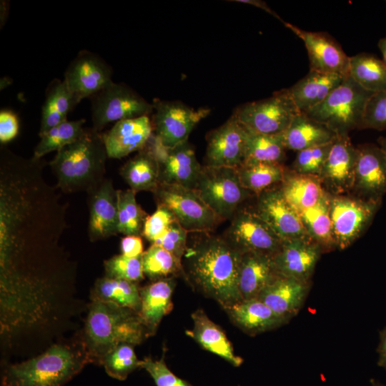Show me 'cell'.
I'll return each instance as SVG.
<instances>
[{
    "instance_id": "6da1fadb",
    "label": "cell",
    "mask_w": 386,
    "mask_h": 386,
    "mask_svg": "<svg viewBox=\"0 0 386 386\" xmlns=\"http://www.w3.org/2000/svg\"><path fill=\"white\" fill-rule=\"evenodd\" d=\"M41 159L0 149V278L26 284L66 277L59 246L67 227L66 206L44 179Z\"/></svg>"
},
{
    "instance_id": "7a4b0ae2",
    "label": "cell",
    "mask_w": 386,
    "mask_h": 386,
    "mask_svg": "<svg viewBox=\"0 0 386 386\" xmlns=\"http://www.w3.org/2000/svg\"><path fill=\"white\" fill-rule=\"evenodd\" d=\"M200 234L187 245L182 260L183 274L224 309L242 300L239 290L242 253L223 237Z\"/></svg>"
},
{
    "instance_id": "3957f363",
    "label": "cell",
    "mask_w": 386,
    "mask_h": 386,
    "mask_svg": "<svg viewBox=\"0 0 386 386\" xmlns=\"http://www.w3.org/2000/svg\"><path fill=\"white\" fill-rule=\"evenodd\" d=\"M107 157L102 134L90 128L58 150L49 165L63 192H87L105 179Z\"/></svg>"
},
{
    "instance_id": "277c9868",
    "label": "cell",
    "mask_w": 386,
    "mask_h": 386,
    "mask_svg": "<svg viewBox=\"0 0 386 386\" xmlns=\"http://www.w3.org/2000/svg\"><path fill=\"white\" fill-rule=\"evenodd\" d=\"M84 335L90 360L98 364L119 344L136 345L149 337L137 312L97 300L89 305Z\"/></svg>"
},
{
    "instance_id": "5b68a950",
    "label": "cell",
    "mask_w": 386,
    "mask_h": 386,
    "mask_svg": "<svg viewBox=\"0 0 386 386\" xmlns=\"http://www.w3.org/2000/svg\"><path fill=\"white\" fill-rule=\"evenodd\" d=\"M91 362L84 345L81 348L58 344L29 360L6 367L1 386H64Z\"/></svg>"
},
{
    "instance_id": "8992f818",
    "label": "cell",
    "mask_w": 386,
    "mask_h": 386,
    "mask_svg": "<svg viewBox=\"0 0 386 386\" xmlns=\"http://www.w3.org/2000/svg\"><path fill=\"white\" fill-rule=\"evenodd\" d=\"M373 94L348 76L322 103L304 114L337 135H348L362 128L365 107Z\"/></svg>"
},
{
    "instance_id": "52a82bcc",
    "label": "cell",
    "mask_w": 386,
    "mask_h": 386,
    "mask_svg": "<svg viewBox=\"0 0 386 386\" xmlns=\"http://www.w3.org/2000/svg\"><path fill=\"white\" fill-rule=\"evenodd\" d=\"M194 189L222 220L232 219L251 193L242 187L237 169L206 165Z\"/></svg>"
},
{
    "instance_id": "ba28073f",
    "label": "cell",
    "mask_w": 386,
    "mask_h": 386,
    "mask_svg": "<svg viewBox=\"0 0 386 386\" xmlns=\"http://www.w3.org/2000/svg\"><path fill=\"white\" fill-rule=\"evenodd\" d=\"M300 112L287 89H282L268 98L239 106L232 114L248 132L277 135L283 134Z\"/></svg>"
},
{
    "instance_id": "9c48e42d",
    "label": "cell",
    "mask_w": 386,
    "mask_h": 386,
    "mask_svg": "<svg viewBox=\"0 0 386 386\" xmlns=\"http://www.w3.org/2000/svg\"><path fill=\"white\" fill-rule=\"evenodd\" d=\"M153 194L157 205L169 209L189 233H209L222 221L194 189L159 183Z\"/></svg>"
},
{
    "instance_id": "30bf717a",
    "label": "cell",
    "mask_w": 386,
    "mask_h": 386,
    "mask_svg": "<svg viewBox=\"0 0 386 386\" xmlns=\"http://www.w3.org/2000/svg\"><path fill=\"white\" fill-rule=\"evenodd\" d=\"M91 99L92 128L99 132L110 122L153 112L152 104L123 83L112 81Z\"/></svg>"
},
{
    "instance_id": "8fae6325",
    "label": "cell",
    "mask_w": 386,
    "mask_h": 386,
    "mask_svg": "<svg viewBox=\"0 0 386 386\" xmlns=\"http://www.w3.org/2000/svg\"><path fill=\"white\" fill-rule=\"evenodd\" d=\"M381 203L355 196L330 194V213L336 247L344 249L358 239L371 224Z\"/></svg>"
},
{
    "instance_id": "7c38bea8",
    "label": "cell",
    "mask_w": 386,
    "mask_h": 386,
    "mask_svg": "<svg viewBox=\"0 0 386 386\" xmlns=\"http://www.w3.org/2000/svg\"><path fill=\"white\" fill-rule=\"evenodd\" d=\"M152 124L153 134L167 148L174 147L187 141L196 125L210 112V109H195L180 102L154 99Z\"/></svg>"
},
{
    "instance_id": "4fadbf2b",
    "label": "cell",
    "mask_w": 386,
    "mask_h": 386,
    "mask_svg": "<svg viewBox=\"0 0 386 386\" xmlns=\"http://www.w3.org/2000/svg\"><path fill=\"white\" fill-rule=\"evenodd\" d=\"M240 253L257 252L273 257L282 240L254 210L238 209L223 237Z\"/></svg>"
},
{
    "instance_id": "5bb4252c",
    "label": "cell",
    "mask_w": 386,
    "mask_h": 386,
    "mask_svg": "<svg viewBox=\"0 0 386 386\" xmlns=\"http://www.w3.org/2000/svg\"><path fill=\"white\" fill-rule=\"evenodd\" d=\"M146 146L157 161L159 183L194 189L202 165L187 141L167 148L152 134Z\"/></svg>"
},
{
    "instance_id": "9a60e30c",
    "label": "cell",
    "mask_w": 386,
    "mask_h": 386,
    "mask_svg": "<svg viewBox=\"0 0 386 386\" xmlns=\"http://www.w3.org/2000/svg\"><path fill=\"white\" fill-rule=\"evenodd\" d=\"M112 71L98 55L81 51L71 61L64 74V82L79 103L91 98L110 83Z\"/></svg>"
},
{
    "instance_id": "2e32d148",
    "label": "cell",
    "mask_w": 386,
    "mask_h": 386,
    "mask_svg": "<svg viewBox=\"0 0 386 386\" xmlns=\"http://www.w3.org/2000/svg\"><path fill=\"white\" fill-rule=\"evenodd\" d=\"M257 196L255 212L282 241L310 238L300 214L286 201L279 187Z\"/></svg>"
},
{
    "instance_id": "e0dca14e",
    "label": "cell",
    "mask_w": 386,
    "mask_h": 386,
    "mask_svg": "<svg viewBox=\"0 0 386 386\" xmlns=\"http://www.w3.org/2000/svg\"><path fill=\"white\" fill-rule=\"evenodd\" d=\"M247 131L232 114L207 136L206 166L237 169L245 161Z\"/></svg>"
},
{
    "instance_id": "ac0fdd59",
    "label": "cell",
    "mask_w": 386,
    "mask_h": 386,
    "mask_svg": "<svg viewBox=\"0 0 386 386\" xmlns=\"http://www.w3.org/2000/svg\"><path fill=\"white\" fill-rule=\"evenodd\" d=\"M357 149L351 192L362 199L382 202L386 194V154L374 144H362Z\"/></svg>"
},
{
    "instance_id": "d6986e66",
    "label": "cell",
    "mask_w": 386,
    "mask_h": 386,
    "mask_svg": "<svg viewBox=\"0 0 386 386\" xmlns=\"http://www.w3.org/2000/svg\"><path fill=\"white\" fill-rule=\"evenodd\" d=\"M284 24L304 42L310 70L345 77L349 76L350 56L328 34L305 31L285 21Z\"/></svg>"
},
{
    "instance_id": "ffe728a7",
    "label": "cell",
    "mask_w": 386,
    "mask_h": 386,
    "mask_svg": "<svg viewBox=\"0 0 386 386\" xmlns=\"http://www.w3.org/2000/svg\"><path fill=\"white\" fill-rule=\"evenodd\" d=\"M357 149L348 135H337L319 175L322 184L330 194L351 192L355 177Z\"/></svg>"
},
{
    "instance_id": "44dd1931",
    "label": "cell",
    "mask_w": 386,
    "mask_h": 386,
    "mask_svg": "<svg viewBox=\"0 0 386 386\" xmlns=\"http://www.w3.org/2000/svg\"><path fill=\"white\" fill-rule=\"evenodd\" d=\"M322 252L321 247L310 238L294 239L282 241L272 259L279 275L310 282Z\"/></svg>"
},
{
    "instance_id": "7402d4cb",
    "label": "cell",
    "mask_w": 386,
    "mask_h": 386,
    "mask_svg": "<svg viewBox=\"0 0 386 386\" xmlns=\"http://www.w3.org/2000/svg\"><path fill=\"white\" fill-rule=\"evenodd\" d=\"M87 194L89 239L96 242L119 233L117 194L112 180L105 178Z\"/></svg>"
},
{
    "instance_id": "603a6c76",
    "label": "cell",
    "mask_w": 386,
    "mask_h": 386,
    "mask_svg": "<svg viewBox=\"0 0 386 386\" xmlns=\"http://www.w3.org/2000/svg\"><path fill=\"white\" fill-rule=\"evenodd\" d=\"M153 134L149 116L117 122L102 138L109 158L122 159L145 147Z\"/></svg>"
},
{
    "instance_id": "cb8c5ba5",
    "label": "cell",
    "mask_w": 386,
    "mask_h": 386,
    "mask_svg": "<svg viewBox=\"0 0 386 386\" xmlns=\"http://www.w3.org/2000/svg\"><path fill=\"white\" fill-rule=\"evenodd\" d=\"M310 282L278 276L257 298L288 322L301 310L309 293Z\"/></svg>"
},
{
    "instance_id": "d4e9b609",
    "label": "cell",
    "mask_w": 386,
    "mask_h": 386,
    "mask_svg": "<svg viewBox=\"0 0 386 386\" xmlns=\"http://www.w3.org/2000/svg\"><path fill=\"white\" fill-rule=\"evenodd\" d=\"M224 310L239 328L252 336L276 329L288 322L258 298L242 300Z\"/></svg>"
},
{
    "instance_id": "484cf974",
    "label": "cell",
    "mask_w": 386,
    "mask_h": 386,
    "mask_svg": "<svg viewBox=\"0 0 386 386\" xmlns=\"http://www.w3.org/2000/svg\"><path fill=\"white\" fill-rule=\"evenodd\" d=\"M174 287L172 277L154 281L139 289L141 305L138 315L149 336L155 333L162 318L171 312Z\"/></svg>"
},
{
    "instance_id": "4316f807",
    "label": "cell",
    "mask_w": 386,
    "mask_h": 386,
    "mask_svg": "<svg viewBox=\"0 0 386 386\" xmlns=\"http://www.w3.org/2000/svg\"><path fill=\"white\" fill-rule=\"evenodd\" d=\"M345 78L338 74L310 70L287 91L298 110L305 113L322 103Z\"/></svg>"
},
{
    "instance_id": "83f0119b",
    "label": "cell",
    "mask_w": 386,
    "mask_h": 386,
    "mask_svg": "<svg viewBox=\"0 0 386 386\" xmlns=\"http://www.w3.org/2000/svg\"><path fill=\"white\" fill-rule=\"evenodd\" d=\"M278 276L272 257L257 252L242 253L239 276L242 300L257 298Z\"/></svg>"
},
{
    "instance_id": "f1b7e54d",
    "label": "cell",
    "mask_w": 386,
    "mask_h": 386,
    "mask_svg": "<svg viewBox=\"0 0 386 386\" xmlns=\"http://www.w3.org/2000/svg\"><path fill=\"white\" fill-rule=\"evenodd\" d=\"M194 327L187 333L205 350L221 357L233 366L239 367L243 359L235 355L222 330L213 322L202 310L192 314Z\"/></svg>"
},
{
    "instance_id": "f546056e",
    "label": "cell",
    "mask_w": 386,
    "mask_h": 386,
    "mask_svg": "<svg viewBox=\"0 0 386 386\" xmlns=\"http://www.w3.org/2000/svg\"><path fill=\"white\" fill-rule=\"evenodd\" d=\"M279 188L286 201L300 214L317 204L326 194L317 176L286 170Z\"/></svg>"
},
{
    "instance_id": "4dcf8cb0",
    "label": "cell",
    "mask_w": 386,
    "mask_h": 386,
    "mask_svg": "<svg viewBox=\"0 0 386 386\" xmlns=\"http://www.w3.org/2000/svg\"><path fill=\"white\" fill-rule=\"evenodd\" d=\"M287 149L301 150L330 143L337 134L323 124L300 112L282 134Z\"/></svg>"
},
{
    "instance_id": "1f68e13d",
    "label": "cell",
    "mask_w": 386,
    "mask_h": 386,
    "mask_svg": "<svg viewBox=\"0 0 386 386\" xmlns=\"http://www.w3.org/2000/svg\"><path fill=\"white\" fill-rule=\"evenodd\" d=\"M77 104L64 80H52L46 89L41 108L39 136H42L52 127L66 121L68 114Z\"/></svg>"
},
{
    "instance_id": "d6a6232c",
    "label": "cell",
    "mask_w": 386,
    "mask_h": 386,
    "mask_svg": "<svg viewBox=\"0 0 386 386\" xmlns=\"http://www.w3.org/2000/svg\"><path fill=\"white\" fill-rule=\"evenodd\" d=\"M129 189L136 193L149 191L152 193L159 184L157 161L147 146L129 159L119 169Z\"/></svg>"
},
{
    "instance_id": "836d02e7",
    "label": "cell",
    "mask_w": 386,
    "mask_h": 386,
    "mask_svg": "<svg viewBox=\"0 0 386 386\" xmlns=\"http://www.w3.org/2000/svg\"><path fill=\"white\" fill-rule=\"evenodd\" d=\"M139 289L137 282L104 276L95 282L91 298L129 308L138 313L141 305Z\"/></svg>"
},
{
    "instance_id": "e575fe53",
    "label": "cell",
    "mask_w": 386,
    "mask_h": 386,
    "mask_svg": "<svg viewBox=\"0 0 386 386\" xmlns=\"http://www.w3.org/2000/svg\"><path fill=\"white\" fill-rule=\"evenodd\" d=\"M300 215L309 237L319 244L323 252L337 248L330 213V194L327 192L317 204Z\"/></svg>"
},
{
    "instance_id": "d590c367",
    "label": "cell",
    "mask_w": 386,
    "mask_h": 386,
    "mask_svg": "<svg viewBox=\"0 0 386 386\" xmlns=\"http://www.w3.org/2000/svg\"><path fill=\"white\" fill-rule=\"evenodd\" d=\"M349 76L368 91H386V65L372 54L360 53L350 56Z\"/></svg>"
},
{
    "instance_id": "8d00e7d4",
    "label": "cell",
    "mask_w": 386,
    "mask_h": 386,
    "mask_svg": "<svg viewBox=\"0 0 386 386\" xmlns=\"http://www.w3.org/2000/svg\"><path fill=\"white\" fill-rule=\"evenodd\" d=\"M237 169L242 187L256 194L280 184L286 172L277 163L244 164Z\"/></svg>"
},
{
    "instance_id": "74e56055",
    "label": "cell",
    "mask_w": 386,
    "mask_h": 386,
    "mask_svg": "<svg viewBox=\"0 0 386 386\" xmlns=\"http://www.w3.org/2000/svg\"><path fill=\"white\" fill-rule=\"evenodd\" d=\"M247 131V130H246ZM286 147L283 134L267 135L247 131L244 164H282Z\"/></svg>"
},
{
    "instance_id": "f35d334b",
    "label": "cell",
    "mask_w": 386,
    "mask_h": 386,
    "mask_svg": "<svg viewBox=\"0 0 386 386\" xmlns=\"http://www.w3.org/2000/svg\"><path fill=\"white\" fill-rule=\"evenodd\" d=\"M85 119L66 120L49 129L41 136L36 146L33 157L41 159L46 154L57 152L65 145L76 141L84 132L83 125Z\"/></svg>"
},
{
    "instance_id": "ab89813d",
    "label": "cell",
    "mask_w": 386,
    "mask_h": 386,
    "mask_svg": "<svg viewBox=\"0 0 386 386\" xmlns=\"http://www.w3.org/2000/svg\"><path fill=\"white\" fill-rule=\"evenodd\" d=\"M142 262L144 274L153 281L183 274L182 261L155 244L144 252Z\"/></svg>"
},
{
    "instance_id": "60d3db41",
    "label": "cell",
    "mask_w": 386,
    "mask_h": 386,
    "mask_svg": "<svg viewBox=\"0 0 386 386\" xmlns=\"http://www.w3.org/2000/svg\"><path fill=\"white\" fill-rule=\"evenodd\" d=\"M118 207V232L124 235H140L147 214L136 199L131 189L117 190Z\"/></svg>"
},
{
    "instance_id": "b9f144b4",
    "label": "cell",
    "mask_w": 386,
    "mask_h": 386,
    "mask_svg": "<svg viewBox=\"0 0 386 386\" xmlns=\"http://www.w3.org/2000/svg\"><path fill=\"white\" fill-rule=\"evenodd\" d=\"M134 346L121 343L104 357L100 365L110 377L124 380L132 372L141 367V360L137 358Z\"/></svg>"
},
{
    "instance_id": "7bdbcfd3",
    "label": "cell",
    "mask_w": 386,
    "mask_h": 386,
    "mask_svg": "<svg viewBox=\"0 0 386 386\" xmlns=\"http://www.w3.org/2000/svg\"><path fill=\"white\" fill-rule=\"evenodd\" d=\"M105 276L138 282L144 277L141 257L115 255L104 261Z\"/></svg>"
},
{
    "instance_id": "ee69618b",
    "label": "cell",
    "mask_w": 386,
    "mask_h": 386,
    "mask_svg": "<svg viewBox=\"0 0 386 386\" xmlns=\"http://www.w3.org/2000/svg\"><path fill=\"white\" fill-rule=\"evenodd\" d=\"M333 141L297 152L293 162V171L299 174L319 177Z\"/></svg>"
},
{
    "instance_id": "f6af8a7d",
    "label": "cell",
    "mask_w": 386,
    "mask_h": 386,
    "mask_svg": "<svg viewBox=\"0 0 386 386\" xmlns=\"http://www.w3.org/2000/svg\"><path fill=\"white\" fill-rule=\"evenodd\" d=\"M361 129H386V91L374 93L368 99Z\"/></svg>"
},
{
    "instance_id": "bcb514c9",
    "label": "cell",
    "mask_w": 386,
    "mask_h": 386,
    "mask_svg": "<svg viewBox=\"0 0 386 386\" xmlns=\"http://www.w3.org/2000/svg\"><path fill=\"white\" fill-rule=\"evenodd\" d=\"M188 234L189 232L174 220L165 232L152 244L162 247L182 261L188 245Z\"/></svg>"
},
{
    "instance_id": "7dc6e473",
    "label": "cell",
    "mask_w": 386,
    "mask_h": 386,
    "mask_svg": "<svg viewBox=\"0 0 386 386\" xmlns=\"http://www.w3.org/2000/svg\"><path fill=\"white\" fill-rule=\"evenodd\" d=\"M140 367L150 375L157 386H192L176 376L167 367L163 357L159 360L145 357L141 360Z\"/></svg>"
},
{
    "instance_id": "c3c4849f",
    "label": "cell",
    "mask_w": 386,
    "mask_h": 386,
    "mask_svg": "<svg viewBox=\"0 0 386 386\" xmlns=\"http://www.w3.org/2000/svg\"><path fill=\"white\" fill-rule=\"evenodd\" d=\"M174 220L169 209L157 205L155 212L146 217L142 234L152 244L165 232Z\"/></svg>"
},
{
    "instance_id": "681fc988",
    "label": "cell",
    "mask_w": 386,
    "mask_h": 386,
    "mask_svg": "<svg viewBox=\"0 0 386 386\" xmlns=\"http://www.w3.org/2000/svg\"><path fill=\"white\" fill-rule=\"evenodd\" d=\"M19 131V122L16 114L11 110L0 112V142L6 144L13 140Z\"/></svg>"
},
{
    "instance_id": "f907efd6",
    "label": "cell",
    "mask_w": 386,
    "mask_h": 386,
    "mask_svg": "<svg viewBox=\"0 0 386 386\" xmlns=\"http://www.w3.org/2000/svg\"><path fill=\"white\" fill-rule=\"evenodd\" d=\"M122 254L129 257H141L144 253V246L140 235H126L120 242Z\"/></svg>"
},
{
    "instance_id": "816d5d0a",
    "label": "cell",
    "mask_w": 386,
    "mask_h": 386,
    "mask_svg": "<svg viewBox=\"0 0 386 386\" xmlns=\"http://www.w3.org/2000/svg\"><path fill=\"white\" fill-rule=\"evenodd\" d=\"M380 342L377 351L379 354L377 365L386 370V327L380 332Z\"/></svg>"
},
{
    "instance_id": "f5cc1de1",
    "label": "cell",
    "mask_w": 386,
    "mask_h": 386,
    "mask_svg": "<svg viewBox=\"0 0 386 386\" xmlns=\"http://www.w3.org/2000/svg\"><path fill=\"white\" fill-rule=\"evenodd\" d=\"M238 1V2H241V3H244V4H250V5H252L254 6H256V7H258V8H260L261 9L265 11L266 12L269 13V14L274 16V17H276L277 19H278L279 21H281L282 22H284L281 18L280 16L277 14L275 13L267 4L266 2L263 1H261V0H238V1Z\"/></svg>"
},
{
    "instance_id": "db71d44e",
    "label": "cell",
    "mask_w": 386,
    "mask_h": 386,
    "mask_svg": "<svg viewBox=\"0 0 386 386\" xmlns=\"http://www.w3.org/2000/svg\"><path fill=\"white\" fill-rule=\"evenodd\" d=\"M378 47L382 55V61L386 65V36L380 39Z\"/></svg>"
},
{
    "instance_id": "11a10c76",
    "label": "cell",
    "mask_w": 386,
    "mask_h": 386,
    "mask_svg": "<svg viewBox=\"0 0 386 386\" xmlns=\"http://www.w3.org/2000/svg\"><path fill=\"white\" fill-rule=\"evenodd\" d=\"M378 146L386 154V137H381L377 139Z\"/></svg>"
},
{
    "instance_id": "9f6ffc18",
    "label": "cell",
    "mask_w": 386,
    "mask_h": 386,
    "mask_svg": "<svg viewBox=\"0 0 386 386\" xmlns=\"http://www.w3.org/2000/svg\"><path fill=\"white\" fill-rule=\"evenodd\" d=\"M372 386H386L380 384L379 382L375 381L374 380H371Z\"/></svg>"
}]
</instances>
